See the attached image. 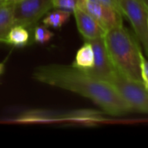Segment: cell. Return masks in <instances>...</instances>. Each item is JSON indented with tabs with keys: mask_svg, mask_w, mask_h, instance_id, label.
<instances>
[{
	"mask_svg": "<svg viewBox=\"0 0 148 148\" xmlns=\"http://www.w3.org/2000/svg\"><path fill=\"white\" fill-rule=\"evenodd\" d=\"M36 81L81 95L112 116H125L134 112L108 82L75 66L50 64L35 69Z\"/></svg>",
	"mask_w": 148,
	"mask_h": 148,
	"instance_id": "6da1fadb",
	"label": "cell"
},
{
	"mask_svg": "<svg viewBox=\"0 0 148 148\" xmlns=\"http://www.w3.org/2000/svg\"><path fill=\"white\" fill-rule=\"evenodd\" d=\"M104 41L117 72L130 80L142 82L140 61L143 54L137 39L121 25L108 29Z\"/></svg>",
	"mask_w": 148,
	"mask_h": 148,
	"instance_id": "7a4b0ae2",
	"label": "cell"
},
{
	"mask_svg": "<svg viewBox=\"0 0 148 148\" xmlns=\"http://www.w3.org/2000/svg\"><path fill=\"white\" fill-rule=\"evenodd\" d=\"M109 82L134 112L148 114V90L142 82L130 80L116 72Z\"/></svg>",
	"mask_w": 148,
	"mask_h": 148,
	"instance_id": "3957f363",
	"label": "cell"
},
{
	"mask_svg": "<svg viewBox=\"0 0 148 148\" xmlns=\"http://www.w3.org/2000/svg\"><path fill=\"white\" fill-rule=\"evenodd\" d=\"M118 2L123 16L130 21L137 39L148 54L147 2L146 0H118Z\"/></svg>",
	"mask_w": 148,
	"mask_h": 148,
	"instance_id": "277c9868",
	"label": "cell"
},
{
	"mask_svg": "<svg viewBox=\"0 0 148 148\" xmlns=\"http://www.w3.org/2000/svg\"><path fill=\"white\" fill-rule=\"evenodd\" d=\"M53 8L52 0H22L14 4L15 25L29 29Z\"/></svg>",
	"mask_w": 148,
	"mask_h": 148,
	"instance_id": "5b68a950",
	"label": "cell"
},
{
	"mask_svg": "<svg viewBox=\"0 0 148 148\" xmlns=\"http://www.w3.org/2000/svg\"><path fill=\"white\" fill-rule=\"evenodd\" d=\"M88 42H90L94 49L95 62L91 69L84 70L101 80L109 82L112 77L116 74L117 70L108 52L104 37L90 40Z\"/></svg>",
	"mask_w": 148,
	"mask_h": 148,
	"instance_id": "8992f818",
	"label": "cell"
},
{
	"mask_svg": "<svg viewBox=\"0 0 148 148\" xmlns=\"http://www.w3.org/2000/svg\"><path fill=\"white\" fill-rule=\"evenodd\" d=\"M78 7L90 14L107 30L123 25V15L113 7L94 0H83Z\"/></svg>",
	"mask_w": 148,
	"mask_h": 148,
	"instance_id": "52a82bcc",
	"label": "cell"
},
{
	"mask_svg": "<svg viewBox=\"0 0 148 148\" xmlns=\"http://www.w3.org/2000/svg\"><path fill=\"white\" fill-rule=\"evenodd\" d=\"M73 14L75 18L77 29L86 41L105 36L108 30L84 10L77 7L74 10Z\"/></svg>",
	"mask_w": 148,
	"mask_h": 148,
	"instance_id": "ba28073f",
	"label": "cell"
},
{
	"mask_svg": "<svg viewBox=\"0 0 148 148\" xmlns=\"http://www.w3.org/2000/svg\"><path fill=\"white\" fill-rule=\"evenodd\" d=\"M61 121H69L77 123L95 125L105 121V118L103 114L101 112L92 109H81L61 114Z\"/></svg>",
	"mask_w": 148,
	"mask_h": 148,
	"instance_id": "9c48e42d",
	"label": "cell"
},
{
	"mask_svg": "<svg viewBox=\"0 0 148 148\" xmlns=\"http://www.w3.org/2000/svg\"><path fill=\"white\" fill-rule=\"evenodd\" d=\"M14 3H4L0 5V42L6 43L8 34L15 25Z\"/></svg>",
	"mask_w": 148,
	"mask_h": 148,
	"instance_id": "30bf717a",
	"label": "cell"
},
{
	"mask_svg": "<svg viewBox=\"0 0 148 148\" xmlns=\"http://www.w3.org/2000/svg\"><path fill=\"white\" fill-rule=\"evenodd\" d=\"M95 62V52L90 42L86 41L85 43L78 49L73 66L82 69H89L94 66Z\"/></svg>",
	"mask_w": 148,
	"mask_h": 148,
	"instance_id": "8fae6325",
	"label": "cell"
},
{
	"mask_svg": "<svg viewBox=\"0 0 148 148\" xmlns=\"http://www.w3.org/2000/svg\"><path fill=\"white\" fill-rule=\"evenodd\" d=\"M29 29L23 27L22 25H14L10 30L6 43L16 47H23L30 43V34Z\"/></svg>",
	"mask_w": 148,
	"mask_h": 148,
	"instance_id": "7c38bea8",
	"label": "cell"
},
{
	"mask_svg": "<svg viewBox=\"0 0 148 148\" xmlns=\"http://www.w3.org/2000/svg\"><path fill=\"white\" fill-rule=\"evenodd\" d=\"M61 121V114L43 110H33L22 114L16 121L20 122H50Z\"/></svg>",
	"mask_w": 148,
	"mask_h": 148,
	"instance_id": "4fadbf2b",
	"label": "cell"
},
{
	"mask_svg": "<svg viewBox=\"0 0 148 148\" xmlns=\"http://www.w3.org/2000/svg\"><path fill=\"white\" fill-rule=\"evenodd\" d=\"M70 11L56 9L55 10L46 14L45 17L42 19V23L47 27H53L58 29L68 22L70 17Z\"/></svg>",
	"mask_w": 148,
	"mask_h": 148,
	"instance_id": "5bb4252c",
	"label": "cell"
},
{
	"mask_svg": "<svg viewBox=\"0 0 148 148\" xmlns=\"http://www.w3.org/2000/svg\"><path fill=\"white\" fill-rule=\"evenodd\" d=\"M54 36V34L47 28V26L43 25H36L34 27V36L33 40L41 44H45L48 42H49L52 37Z\"/></svg>",
	"mask_w": 148,
	"mask_h": 148,
	"instance_id": "9a60e30c",
	"label": "cell"
},
{
	"mask_svg": "<svg viewBox=\"0 0 148 148\" xmlns=\"http://www.w3.org/2000/svg\"><path fill=\"white\" fill-rule=\"evenodd\" d=\"M83 0H52L53 8L64 10L73 13L74 10L77 8Z\"/></svg>",
	"mask_w": 148,
	"mask_h": 148,
	"instance_id": "2e32d148",
	"label": "cell"
},
{
	"mask_svg": "<svg viewBox=\"0 0 148 148\" xmlns=\"http://www.w3.org/2000/svg\"><path fill=\"white\" fill-rule=\"evenodd\" d=\"M140 75L143 84L148 90V61L142 55L140 61Z\"/></svg>",
	"mask_w": 148,
	"mask_h": 148,
	"instance_id": "e0dca14e",
	"label": "cell"
},
{
	"mask_svg": "<svg viewBox=\"0 0 148 148\" xmlns=\"http://www.w3.org/2000/svg\"><path fill=\"white\" fill-rule=\"evenodd\" d=\"M94 1L98 2V3H101L105 4V5H108V6H110V7H113V8H114L115 10H117L118 11H120L122 14V11H121V10L120 8L118 0H94Z\"/></svg>",
	"mask_w": 148,
	"mask_h": 148,
	"instance_id": "ac0fdd59",
	"label": "cell"
},
{
	"mask_svg": "<svg viewBox=\"0 0 148 148\" xmlns=\"http://www.w3.org/2000/svg\"><path fill=\"white\" fill-rule=\"evenodd\" d=\"M4 64L3 63H0V75L4 72Z\"/></svg>",
	"mask_w": 148,
	"mask_h": 148,
	"instance_id": "d6986e66",
	"label": "cell"
},
{
	"mask_svg": "<svg viewBox=\"0 0 148 148\" xmlns=\"http://www.w3.org/2000/svg\"><path fill=\"white\" fill-rule=\"evenodd\" d=\"M19 1H22V0H5V2H7V3H16Z\"/></svg>",
	"mask_w": 148,
	"mask_h": 148,
	"instance_id": "ffe728a7",
	"label": "cell"
},
{
	"mask_svg": "<svg viewBox=\"0 0 148 148\" xmlns=\"http://www.w3.org/2000/svg\"><path fill=\"white\" fill-rule=\"evenodd\" d=\"M6 3L5 2V0H0V5H2L3 3Z\"/></svg>",
	"mask_w": 148,
	"mask_h": 148,
	"instance_id": "44dd1931",
	"label": "cell"
},
{
	"mask_svg": "<svg viewBox=\"0 0 148 148\" xmlns=\"http://www.w3.org/2000/svg\"><path fill=\"white\" fill-rule=\"evenodd\" d=\"M147 32H148V11H147Z\"/></svg>",
	"mask_w": 148,
	"mask_h": 148,
	"instance_id": "7402d4cb",
	"label": "cell"
},
{
	"mask_svg": "<svg viewBox=\"0 0 148 148\" xmlns=\"http://www.w3.org/2000/svg\"><path fill=\"white\" fill-rule=\"evenodd\" d=\"M146 1H147V3H148V0H146Z\"/></svg>",
	"mask_w": 148,
	"mask_h": 148,
	"instance_id": "603a6c76",
	"label": "cell"
}]
</instances>
